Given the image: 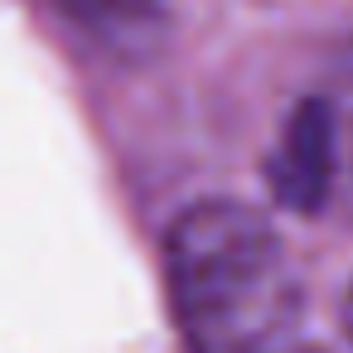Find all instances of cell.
Masks as SVG:
<instances>
[{"mask_svg": "<svg viewBox=\"0 0 353 353\" xmlns=\"http://www.w3.org/2000/svg\"><path fill=\"white\" fill-rule=\"evenodd\" d=\"M165 290L189 353L305 348V285L281 232L247 203L203 199L165 232Z\"/></svg>", "mask_w": 353, "mask_h": 353, "instance_id": "cell-1", "label": "cell"}, {"mask_svg": "<svg viewBox=\"0 0 353 353\" xmlns=\"http://www.w3.org/2000/svg\"><path fill=\"white\" fill-rule=\"evenodd\" d=\"M334 170H339L334 102L305 97L276 136V150L266 160V184L276 203H285L290 213H319L334 203Z\"/></svg>", "mask_w": 353, "mask_h": 353, "instance_id": "cell-2", "label": "cell"}, {"mask_svg": "<svg viewBox=\"0 0 353 353\" xmlns=\"http://www.w3.org/2000/svg\"><path fill=\"white\" fill-rule=\"evenodd\" d=\"M54 6L83 25L88 34H102V39H126V34H141L160 20V6L165 0H54Z\"/></svg>", "mask_w": 353, "mask_h": 353, "instance_id": "cell-3", "label": "cell"}, {"mask_svg": "<svg viewBox=\"0 0 353 353\" xmlns=\"http://www.w3.org/2000/svg\"><path fill=\"white\" fill-rule=\"evenodd\" d=\"M334 136H339V170H334V203L353 223V92L334 102Z\"/></svg>", "mask_w": 353, "mask_h": 353, "instance_id": "cell-4", "label": "cell"}, {"mask_svg": "<svg viewBox=\"0 0 353 353\" xmlns=\"http://www.w3.org/2000/svg\"><path fill=\"white\" fill-rule=\"evenodd\" d=\"M343 329H348V339H353V285H348V295H343Z\"/></svg>", "mask_w": 353, "mask_h": 353, "instance_id": "cell-5", "label": "cell"}, {"mask_svg": "<svg viewBox=\"0 0 353 353\" xmlns=\"http://www.w3.org/2000/svg\"><path fill=\"white\" fill-rule=\"evenodd\" d=\"M295 353H324V348H314V343H305V348H295Z\"/></svg>", "mask_w": 353, "mask_h": 353, "instance_id": "cell-6", "label": "cell"}]
</instances>
